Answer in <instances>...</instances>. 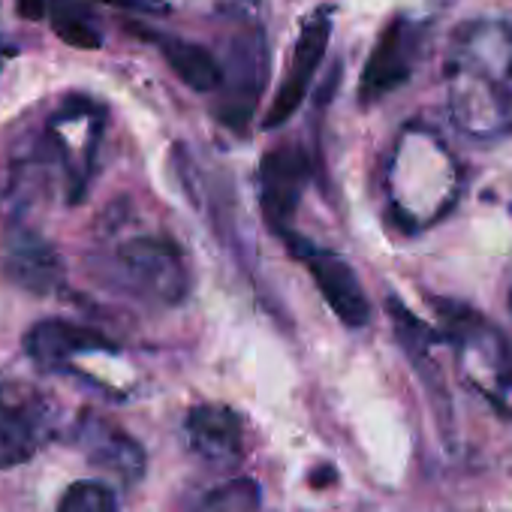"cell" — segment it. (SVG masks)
Here are the masks:
<instances>
[{
	"instance_id": "6da1fadb",
	"label": "cell",
	"mask_w": 512,
	"mask_h": 512,
	"mask_svg": "<svg viewBox=\"0 0 512 512\" xmlns=\"http://www.w3.org/2000/svg\"><path fill=\"white\" fill-rule=\"evenodd\" d=\"M443 79L449 118L464 136H512V19L464 22L449 40Z\"/></svg>"
},
{
	"instance_id": "7a4b0ae2",
	"label": "cell",
	"mask_w": 512,
	"mask_h": 512,
	"mask_svg": "<svg viewBox=\"0 0 512 512\" xmlns=\"http://www.w3.org/2000/svg\"><path fill=\"white\" fill-rule=\"evenodd\" d=\"M389 211L407 232H419L446 217L461 196V169L446 142L428 127H407L386 172Z\"/></svg>"
},
{
	"instance_id": "3957f363",
	"label": "cell",
	"mask_w": 512,
	"mask_h": 512,
	"mask_svg": "<svg viewBox=\"0 0 512 512\" xmlns=\"http://www.w3.org/2000/svg\"><path fill=\"white\" fill-rule=\"evenodd\" d=\"M220 19L226 28L220 52L217 121L232 133H244L269 82V40L260 16V0H223Z\"/></svg>"
},
{
	"instance_id": "277c9868",
	"label": "cell",
	"mask_w": 512,
	"mask_h": 512,
	"mask_svg": "<svg viewBox=\"0 0 512 512\" xmlns=\"http://www.w3.org/2000/svg\"><path fill=\"white\" fill-rule=\"evenodd\" d=\"M443 329V344L452 350L461 380L482 395L500 416L512 419V344L479 311L452 302L431 299Z\"/></svg>"
},
{
	"instance_id": "5b68a950",
	"label": "cell",
	"mask_w": 512,
	"mask_h": 512,
	"mask_svg": "<svg viewBox=\"0 0 512 512\" xmlns=\"http://www.w3.org/2000/svg\"><path fill=\"white\" fill-rule=\"evenodd\" d=\"M109 278L118 290L154 308L181 305L193 284L181 247L160 232L121 238L109 253Z\"/></svg>"
},
{
	"instance_id": "8992f818",
	"label": "cell",
	"mask_w": 512,
	"mask_h": 512,
	"mask_svg": "<svg viewBox=\"0 0 512 512\" xmlns=\"http://www.w3.org/2000/svg\"><path fill=\"white\" fill-rule=\"evenodd\" d=\"M55 434L49 398L16 377H0V470L31 461Z\"/></svg>"
},
{
	"instance_id": "52a82bcc",
	"label": "cell",
	"mask_w": 512,
	"mask_h": 512,
	"mask_svg": "<svg viewBox=\"0 0 512 512\" xmlns=\"http://www.w3.org/2000/svg\"><path fill=\"white\" fill-rule=\"evenodd\" d=\"M425 43H428V28L422 22L410 16H395L383 28L380 40L368 55V64L359 79V103L374 106L383 97L395 94L398 88H404L425 55Z\"/></svg>"
},
{
	"instance_id": "ba28073f",
	"label": "cell",
	"mask_w": 512,
	"mask_h": 512,
	"mask_svg": "<svg viewBox=\"0 0 512 512\" xmlns=\"http://www.w3.org/2000/svg\"><path fill=\"white\" fill-rule=\"evenodd\" d=\"M281 238L287 241V247L296 260L308 269V275L314 278L317 290L323 293V299L335 311V317L350 329L368 326V320H371L368 296H365L356 272L350 269V263L344 260V256L323 247V244H314L311 238L299 235L296 229L284 232Z\"/></svg>"
},
{
	"instance_id": "9c48e42d",
	"label": "cell",
	"mask_w": 512,
	"mask_h": 512,
	"mask_svg": "<svg viewBox=\"0 0 512 512\" xmlns=\"http://www.w3.org/2000/svg\"><path fill=\"white\" fill-rule=\"evenodd\" d=\"M329 40H332V10L320 7L305 19V25L299 31L287 73H284V79L272 97V106L266 112V130L287 124L299 112V106L305 103L311 82H314V76H317L326 52H329Z\"/></svg>"
},
{
	"instance_id": "30bf717a",
	"label": "cell",
	"mask_w": 512,
	"mask_h": 512,
	"mask_svg": "<svg viewBox=\"0 0 512 512\" xmlns=\"http://www.w3.org/2000/svg\"><path fill=\"white\" fill-rule=\"evenodd\" d=\"M314 178L311 154L302 145H278L272 148L260 163V202L266 223L284 235L290 232V223L299 211V202Z\"/></svg>"
},
{
	"instance_id": "8fae6325",
	"label": "cell",
	"mask_w": 512,
	"mask_h": 512,
	"mask_svg": "<svg viewBox=\"0 0 512 512\" xmlns=\"http://www.w3.org/2000/svg\"><path fill=\"white\" fill-rule=\"evenodd\" d=\"M70 440L94 467L106 470L124 485H133L145 476V449L124 428L100 413H82L73 425Z\"/></svg>"
},
{
	"instance_id": "7c38bea8",
	"label": "cell",
	"mask_w": 512,
	"mask_h": 512,
	"mask_svg": "<svg viewBox=\"0 0 512 512\" xmlns=\"http://www.w3.org/2000/svg\"><path fill=\"white\" fill-rule=\"evenodd\" d=\"M0 266L16 287L34 296H49L64 284V263L58 250L37 229L19 223L10 226L0 241Z\"/></svg>"
},
{
	"instance_id": "4fadbf2b",
	"label": "cell",
	"mask_w": 512,
	"mask_h": 512,
	"mask_svg": "<svg viewBox=\"0 0 512 512\" xmlns=\"http://www.w3.org/2000/svg\"><path fill=\"white\" fill-rule=\"evenodd\" d=\"M25 350L37 362V368L61 374V371H76L79 359L112 353L115 347L100 332H94L88 326L67 323V320H46L28 332Z\"/></svg>"
},
{
	"instance_id": "5bb4252c",
	"label": "cell",
	"mask_w": 512,
	"mask_h": 512,
	"mask_svg": "<svg viewBox=\"0 0 512 512\" xmlns=\"http://www.w3.org/2000/svg\"><path fill=\"white\" fill-rule=\"evenodd\" d=\"M184 434L190 449L214 467H235L244 458V422L226 404L193 407L184 419Z\"/></svg>"
},
{
	"instance_id": "9a60e30c",
	"label": "cell",
	"mask_w": 512,
	"mask_h": 512,
	"mask_svg": "<svg viewBox=\"0 0 512 512\" xmlns=\"http://www.w3.org/2000/svg\"><path fill=\"white\" fill-rule=\"evenodd\" d=\"M139 34H145L160 49V55L166 58L169 70L187 88H193L199 94L220 91L223 73H220V61H217L214 52H208L199 43H190V40H181V37H169V34H157V31H139Z\"/></svg>"
},
{
	"instance_id": "2e32d148",
	"label": "cell",
	"mask_w": 512,
	"mask_h": 512,
	"mask_svg": "<svg viewBox=\"0 0 512 512\" xmlns=\"http://www.w3.org/2000/svg\"><path fill=\"white\" fill-rule=\"evenodd\" d=\"M49 22L58 40H64L73 49H100L103 46V31L97 28L94 16L76 4V0H52L49 4Z\"/></svg>"
},
{
	"instance_id": "e0dca14e",
	"label": "cell",
	"mask_w": 512,
	"mask_h": 512,
	"mask_svg": "<svg viewBox=\"0 0 512 512\" xmlns=\"http://www.w3.org/2000/svg\"><path fill=\"white\" fill-rule=\"evenodd\" d=\"M263 494L253 479H229L208 494H202L196 512H260Z\"/></svg>"
},
{
	"instance_id": "ac0fdd59",
	"label": "cell",
	"mask_w": 512,
	"mask_h": 512,
	"mask_svg": "<svg viewBox=\"0 0 512 512\" xmlns=\"http://www.w3.org/2000/svg\"><path fill=\"white\" fill-rule=\"evenodd\" d=\"M58 512H121V503L106 482L79 479L64 491Z\"/></svg>"
},
{
	"instance_id": "d6986e66",
	"label": "cell",
	"mask_w": 512,
	"mask_h": 512,
	"mask_svg": "<svg viewBox=\"0 0 512 512\" xmlns=\"http://www.w3.org/2000/svg\"><path fill=\"white\" fill-rule=\"evenodd\" d=\"M97 4H106V7H115V10H127V13H142V16L169 13L166 0H97Z\"/></svg>"
},
{
	"instance_id": "ffe728a7",
	"label": "cell",
	"mask_w": 512,
	"mask_h": 512,
	"mask_svg": "<svg viewBox=\"0 0 512 512\" xmlns=\"http://www.w3.org/2000/svg\"><path fill=\"white\" fill-rule=\"evenodd\" d=\"M49 4L52 0H16V7H19V16L28 19V22H40L49 16Z\"/></svg>"
},
{
	"instance_id": "44dd1931",
	"label": "cell",
	"mask_w": 512,
	"mask_h": 512,
	"mask_svg": "<svg viewBox=\"0 0 512 512\" xmlns=\"http://www.w3.org/2000/svg\"><path fill=\"white\" fill-rule=\"evenodd\" d=\"M16 49L13 46H4V49H0V61H4V55H13ZM0 67H4V64H0Z\"/></svg>"
}]
</instances>
